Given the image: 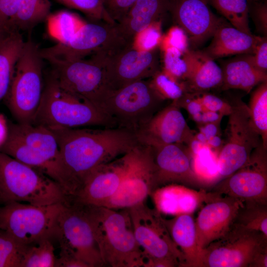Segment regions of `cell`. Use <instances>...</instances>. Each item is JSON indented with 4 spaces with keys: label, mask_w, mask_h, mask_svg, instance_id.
Instances as JSON below:
<instances>
[{
    "label": "cell",
    "mask_w": 267,
    "mask_h": 267,
    "mask_svg": "<svg viewBox=\"0 0 267 267\" xmlns=\"http://www.w3.org/2000/svg\"><path fill=\"white\" fill-rule=\"evenodd\" d=\"M51 130L59 148L61 187L69 198L78 193L95 169L125 154L139 143L134 133L119 127Z\"/></svg>",
    "instance_id": "obj_1"
},
{
    "label": "cell",
    "mask_w": 267,
    "mask_h": 267,
    "mask_svg": "<svg viewBox=\"0 0 267 267\" xmlns=\"http://www.w3.org/2000/svg\"><path fill=\"white\" fill-rule=\"evenodd\" d=\"M82 205L105 266L144 267L146 255L135 239L129 209Z\"/></svg>",
    "instance_id": "obj_2"
},
{
    "label": "cell",
    "mask_w": 267,
    "mask_h": 267,
    "mask_svg": "<svg viewBox=\"0 0 267 267\" xmlns=\"http://www.w3.org/2000/svg\"><path fill=\"white\" fill-rule=\"evenodd\" d=\"M32 123L50 130L117 127L104 112L62 88L50 73Z\"/></svg>",
    "instance_id": "obj_3"
},
{
    "label": "cell",
    "mask_w": 267,
    "mask_h": 267,
    "mask_svg": "<svg viewBox=\"0 0 267 267\" xmlns=\"http://www.w3.org/2000/svg\"><path fill=\"white\" fill-rule=\"evenodd\" d=\"M67 201L60 185L40 170L0 151V204L47 206Z\"/></svg>",
    "instance_id": "obj_4"
},
{
    "label": "cell",
    "mask_w": 267,
    "mask_h": 267,
    "mask_svg": "<svg viewBox=\"0 0 267 267\" xmlns=\"http://www.w3.org/2000/svg\"><path fill=\"white\" fill-rule=\"evenodd\" d=\"M0 151L40 170L61 187L59 148L51 130L33 123L11 124Z\"/></svg>",
    "instance_id": "obj_5"
},
{
    "label": "cell",
    "mask_w": 267,
    "mask_h": 267,
    "mask_svg": "<svg viewBox=\"0 0 267 267\" xmlns=\"http://www.w3.org/2000/svg\"><path fill=\"white\" fill-rule=\"evenodd\" d=\"M43 58L30 38L24 44L16 63L7 93L9 109L20 123H32L44 87Z\"/></svg>",
    "instance_id": "obj_6"
},
{
    "label": "cell",
    "mask_w": 267,
    "mask_h": 267,
    "mask_svg": "<svg viewBox=\"0 0 267 267\" xmlns=\"http://www.w3.org/2000/svg\"><path fill=\"white\" fill-rule=\"evenodd\" d=\"M105 59L93 55L48 62L50 74L62 88L104 112L105 104L114 92L108 82Z\"/></svg>",
    "instance_id": "obj_7"
},
{
    "label": "cell",
    "mask_w": 267,
    "mask_h": 267,
    "mask_svg": "<svg viewBox=\"0 0 267 267\" xmlns=\"http://www.w3.org/2000/svg\"><path fill=\"white\" fill-rule=\"evenodd\" d=\"M131 44L120 35L116 24L101 21L85 22L70 36L40 49L44 59L70 60L93 55L108 57Z\"/></svg>",
    "instance_id": "obj_8"
},
{
    "label": "cell",
    "mask_w": 267,
    "mask_h": 267,
    "mask_svg": "<svg viewBox=\"0 0 267 267\" xmlns=\"http://www.w3.org/2000/svg\"><path fill=\"white\" fill-rule=\"evenodd\" d=\"M165 101L153 88L149 79L140 80L115 90L103 111L117 127L135 134L162 108Z\"/></svg>",
    "instance_id": "obj_9"
},
{
    "label": "cell",
    "mask_w": 267,
    "mask_h": 267,
    "mask_svg": "<svg viewBox=\"0 0 267 267\" xmlns=\"http://www.w3.org/2000/svg\"><path fill=\"white\" fill-rule=\"evenodd\" d=\"M52 238L58 242L60 251L74 256L89 267L105 266L82 204L70 200L63 204L55 222Z\"/></svg>",
    "instance_id": "obj_10"
},
{
    "label": "cell",
    "mask_w": 267,
    "mask_h": 267,
    "mask_svg": "<svg viewBox=\"0 0 267 267\" xmlns=\"http://www.w3.org/2000/svg\"><path fill=\"white\" fill-rule=\"evenodd\" d=\"M230 103L232 111L226 129L227 140L218 155L217 183L243 166L253 150L262 144L251 123L248 105L241 99Z\"/></svg>",
    "instance_id": "obj_11"
},
{
    "label": "cell",
    "mask_w": 267,
    "mask_h": 267,
    "mask_svg": "<svg viewBox=\"0 0 267 267\" xmlns=\"http://www.w3.org/2000/svg\"><path fill=\"white\" fill-rule=\"evenodd\" d=\"M63 203L37 206L11 202L0 204V230L26 245L51 239Z\"/></svg>",
    "instance_id": "obj_12"
},
{
    "label": "cell",
    "mask_w": 267,
    "mask_h": 267,
    "mask_svg": "<svg viewBox=\"0 0 267 267\" xmlns=\"http://www.w3.org/2000/svg\"><path fill=\"white\" fill-rule=\"evenodd\" d=\"M267 250V236L233 223L222 238L202 253V267H252L257 256Z\"/></svg>",
    "instance_id": "obj_13"
},
{
    "label": "cell",
    "mask_w": 267,
    "mask_h": 267,
    "mask_svg": "<svg viewBox=\"0 0 267 267\" xmlns=\"http://www.w3.org/2000/svg\"><path fill=\"white\" fill-rule=\"evenodd\" d=\"M128 166L116 193L101 206L117 210L144 202L157 188L152 149L140 143L128 152Z\"/></svg>",
    "instance_id": "obj_14"
},
{
    "label": "cell",
    "mask_w": 267,
    "mask_h": 267,
    "mask_svg": "<svg viewBox=\"0 0 267 267\" xmlns=\"http://www.w3.org/2000/svg\"><path fill=\"white\" fill-rule=\"evenodd\" d=\"M128 209L135 239L144 253L151 258L170 260L183 267V256L173 241L162 215L144 202Z\"/></svg>",
    "instance_id": "obj_15"
},
{
    "label": "cell",
    "mask_w": 267,
    "mask_h": 267,
    "mask_svg": "<svg viewBox=\"0 0 267 267\" xmlns=\"http://www.w3.org/2000/svg\"><path fill=\"white\" fill-rule=\"evenodd\" d=\"M212 191L243 202L267 204V148L262 144L254 149L248 161L217 183Z\"/></svg>",
    "instance_id": "obj_16"
},
{
    "label": "cell",
    "mask_w": 267,
    "mask_h": 267,
    "mask_svg": "<svg viewBox=\"0 0 267 267\" xmlns=\"http://www.w3.org/2000/svg\"><path fill=\"white\" fill-rule=\"evenodd\" d=\"M105 66L114 91L133 82L150 79L159 70V47L143 50L130 44L106 58Z\"/></svg>",
    "instance_id": "obj_17"
},
{
    "label": "cell",
    "mask_w": 267,
    "mask_h": 267,
    "mask_svg": "<svg viewBox=\"0 0 267 267\" xmlns=\"http://www.w3.org/2000/svg\"><path fill=\"white\" fill-rule=\"evenodd\" d=\"M208 0H170L169 12L187 36L189 49L196 50L210 38L224 19L214 14Z\"/></svg>",
    "instance_id": "obj_18"
},
{
    "label": "cell",
    "mask_w": 267,
    "mask_h": 267,
    "mask_svg": "<svg viewBox=\"0 0 267 267\" xmlns=\"http://www.w3.org/2000/svg\"><path fill=\"white\" fill-rule=\"evenodd\" d=\"M180 108L172 101L158 111L135 135L138 141L151 147L172 143L188 145L195 137Z\"/></svg>",
    "instance_id": "obj_19"
},
{
    "label": "cell",
    "mask_w": 267,
    "mask_h": 267,
    "mask_svg": "<svg viewBox=\"0 0 267 267\" xmlns=\"http://www.w3.org/2000/svg\"><path fill=\"white\" fill-rule=\"evenodd\" d=\"M243 203L232 197L220 195L206 203L201 209L195 224L196 242L201 254L210 244L222 238L229 231Z\"/></svg>",
    "instance_id": "obj_20"
},
{
    "label": "cell",
    "mask_w": 267,
    "mask_h": 267,
    "mask_svg": "<svg viewBox=\"0 0 267 267\" xmlns=\"http://www.w3.org/2000/svg\"><path fill=\"white\" fill-rule=\"evenodd\" d=\"M151 148L157 187L171 183L202 186L193 169V155L186 144L172 143Z\"/></svg>",
    "instance_id": "obj_21"
},
{
    "label": "cell",
    "mask_w": 267,
    "mask_h": 267,
    "mask_svg": "<svg viewBox=\"0 0 267 267\" xmlns=\"http://www.w3.org/2000/svg\"><path fill=\"white\" fill-rule=\"evenodd\" d=\"M128 166V152L98 166L88 176L78 193L68 199L83 205L101 206L116 193Z\"/></svg>",
    "instance_id": "obj_22"
},
{
    "label": "cell",
    "mask_w": 267,
    "mask_h": 267,
    "mask_svg": "<svg viewBox=\"0 0 267 267\" xmlns=\"http://www.w3.org/2000/svg\"><path fill=\"white\" fill-rule=\"evenodd\" d=\"M150 195L155 209L161 215L176 216L192 214L204 203L221 195L203 188L197 190L184 185L171 183L157 187Z\"/></svg>",
    "instance_id": "obj_23"
},
{
    "label": "cell",
    "mask_w": 267,
    "mask_h": 267,
    "mask_svg": "<svg viewBox=\"0 0 267 267\" xmlns=\"http://www.w3.org/2000/svg\"><path fill=\"white\" fill-rule=\"evenodd\" d=\"M260 37L244 33L223 19L215 32L210 44L202 51L214 60L252 54Z\"/></svg>",
    "instance_id": "obj_24"
},
{
    "label": "cell",
    "mask_w": 267,
    "mask_h": 267,
    "mask_svg": "<svg viewBox=\"0 0 267 267\" xmlns=\"http://www.w3.org/2000/svg\"><path fill=\"white\" fill-rule=\"evenodd\" d=\"M170 0H137L116 26L122 37L133 44L135 37L169 12Z\"/></svg>",
    "instance_id": "obj_25"
},
{
    "label": "cell",
    "mask_w": 267,
    "mask_h": 267,
    "mask_svg": "<svg viewBox=\"0 0 267 267\" xmlns=\"http://www.w3.org/2000/svg\"><path fill=\"white\" fill-rule=\"evenodd\" d=\"M184 57L188 68V77L184 82L187 92H204L221 87L222 72L215 60L198 49H189Z\"/></svg>",
    "instance_id": "obj_26"
},
{
    "label": "cell",
    "mask_w": 267,
    "mask_h": 267,
    "mask_svg": "<svg viewBox=\"0 0 267 267\" xmlns=\"http://www.w3.org/2000/svg\"><path fill=\"white\" fill-rule=\"evenodd\" d=\"M221 67L222 90L237 89L249 93L255 87L267 81V73L256 68L251 54L238 55L226 60Z\"/></svg>",
    "instance_id": "obj_27"
},
{
    "label": "cell",
    "mask_w": 267,
    "mask_h": 267,
    "mask_svg": "<svg viewBox=\"0 0 267 267\" xmlns=\"http://www.w3.org/2000/svg\"><path fill=\"white\" fill-rule=\"evenodd\" d=\"M170 235L184 258L183 267H202V254L196 238L195 221L192 214L163 218Z\"/></svg>",
    "instance_id": "obj_28"
},
{
    "label": "cell",
    "mask_w": 267,
    "mask_h": 267,
    "mask_svg": "<svg viewBox=\"0 0 267 267\" xmlns=\"http://www.w3.org/2000/svg\"><path fill=\"white\" fill-rule=\"evenodd\" d=\"M24 42L20 31L13 28L0 41V101L7 94Z\"/></svg>",
    "instance_id": "obj_29"
},
{
    "label": "cell",
    "mask_w": 267,
    "mask_h": 267,
    "mask_svg": "<svg viewBox=\"0 0 267 267\" xmlns=\"http://www.w3.org/2000/svg\"><path fill=\"white\" fill-rule=\"evenodd\" d=\"M50 8V0H20L9 28L30 31L49 16Z\"/></svg>",
    "instance_id": "obj_30"
},
{
    "label": "cell",
    "mask_w": 267,
    "mask_h": 267,
    "mask_svg": "<svg viewBox=\"0 0 267 267\" xmlns=\"http://www.w3.org/2000/svg\"><path fill=\"white\" fill-rule=\"evenodd\" d=\"M250 0H208L229 23L248 34H252L249 23V3Z\"/></svg>",
    "instance_id": "obj_31"
},
{
    "label": "cell",
    "mask_w": 267,
    "mask_h": 267,
    "mask_svg": "<svg viewBox=\"0 0 267 267\" xmlns=\"http://www.w3.org/2000/svg\"><path fill=\"white\" fill-rule=\"evenodd\" d=\"M248 106L251 123L267 148V81L252 92Z\"/></svg>",
    "instance_id": "obj_32"
},
{
    "label": "cell",
    "mask_w": 267,
    "mask_h": 267,
    "mask_svg": "<svg viewBox=\"0 0 267 267\" xmlns=\"http://www.w3.org/2000/svg\"><path fill=\"white\" fill-rule=\"evenodd\" d=\"M234 224L259 231L267 236V204L243 202L237 213Z\"/></svg>",
    "instance_id": "obj_33"
},
{
    "label": "cell",
    "mask_w": 267,
    "mask_h": 267,
    "mask_svg": "<svg viewBox=\"0 0 267 267\" xmlns=\"http://www.w3.org/2000/svg\"><path fill=\"white\" fill-rule=\"evenodd\" d=\"M218 155L206 146L193 156V169L202 186L217 183Z\"/></svg>",
    "instance_id": "obj_34"
},
{
    "label": "cell",
    "mask_w": 267,
    "mask_h": 267,
    "mask_svg": "<svg viewBox=\"0 0 267 267\" xmlns=\"http://www.w3.org/2000/svg\"><path fill=\"white\" fill-rule=\"evenodd\" d=\"M51 239L28 245L21 267H55L56 256Z\"/></svg>",
    "instance_id": "obj_35"
},
{
    "label": "cell",
    "mask_w": 267,
    "mask_h": 267,
    "mask_svg": "<svg viewBox=\"0 0 267 267\" xmlns=\"http://www.w3.org/2000/svg\"><path fill=\"white\" fill-rule=\"evenodd\" d=\"M27 245L0 230V267H21Z\"/></svg>",
    "instance_id": "obj_36"
},
{
    "label": "cell",
    "mask_w": 267,
    "mask_h": 267,
    "mask_svg": "<svg viewBox=\"0 0 267 267\" xmlns=\"http://www.w3.org/2000/svg\"><path fill=\"white\" fill-rule=\"evenodd\" d=\"M153 88L164 100L176 101L181 98L187 90L185 84L159 70L149 79Z\"/></svg>",
    "instance_id": "obj_37"
},
{
    "label": "cell",
    "mask_w": 267,
    "mask_h": 267,
    "mask_svg": "<svg viewBox=\"0 0 267 267\" xmlns=\"http://www.w3.org/2000/svg\"><path fill=\"white\" fill-rule=\"evenodd\" d=\"M163 67L162 70L174 78L184 82L188 74V68L184 53L174 47H168L162 50Z\"/></svg>",
    "instance_id": "obj_38"
},
{
    "label": "cell",
    "mask_w": 267,
    "mask_h": 267,
    "mask_svg": "<svg viewBox=\"0 0 267 267\" xmlns=\"http://www.w3.org/2000/svg\"><path fill=\"white\" fill-rule=\"evenodd\" d=\"M65 6L78 10L92 21L116 24L106 12L103 0H56Z\"/></svg>",
    "instance_id": "obj_39"
},
{
    "label": "cell",
    "mask_w": 267,
    "mask_h": 267,
    "mask_svg": "<svg viewBox=\"0 0 267 267\" xmlns=\"http://www.w3.org/2000/svg\"><path fill=\"white\" fill-rule=\"evenodd\" d=\"M162 20L156 21L140 32L134 38L133 45L143 50L159 47L162 39Z\"/></svg>",
    "instance_id": "obj_40"
},
{
    "label": "cell",
    "mask_w": 267,
    "mask_h": 267,
    "mask_svg": "<svg viewBox=\"0 0 267 267\" xmlns=\"http://www.w3.org/2000/svg\"><path fill=\"white\" fill-rule=\"evenodd\" d=\"M159 47L161 50L174 47L185 53L189 49L187 36L182 29L175 25L163 36Z\"/></svg>",
    "instance_id": "obj_41"
},
{
    "label": "cell",
    "mask_w": 267,
    "mask_h": 267,
    "mask_svg": "<svg viewBox=\"0 0 267 267\" xmlns=\"http://www.w3.org/2000/svg\"><path fill=\"white\" fill-rule=\"evenodd\" d=\"M196 93L204 110L218 112L223 116L231 113L232 106L229 102L206 92Z\"/></svg>",
    "instance_id": "obj_42"
},
{
    "label": "cell",
    "mask_w": 267,
    "mask_h": 267,
    "mask_svg": "<svg viewBox=\"0 0 267 267\" xmlns=\"http://www.w3.org/2000/svg\"><path fill=\"white\" fill-rule=\"evenodd\" d=\"M253 4L250 1L249 3V16H251L257 32L261 36L267 35V6L266 2H258V0H252Z\"/></svg>",
    "instance_id": "obj_43"
},
{
    "label": "cell",
    "mask_w": 267,
    "mask_h": 267,
    "mask_svg": "<svg viewBox=\"0 0 267 267\" xmlns=\"http://www.w3.org/2000/svg\"><path fill=\"white\" fill-rule=\"evenodd\" d=\"M137 0H103L105 9L115 22L119 21Z\"/></svg>",
    "instance_id": "obj_44"
},
{
    "label": "cell",
    "mask_w": 267,
    "mask_h": 267,
    "mask_svg": "<svg viewBox=\"0 0 267 267\" xmlns=\"http://www.w3.org/2000/svg\"><path fill=\"white\" fill-rule=\"evenodd\" d=\"M256 68L267 73V37L261 36L253 52L251 54Z\"/></svg>",
    "instance_id": "obj_45"
},
{
    "label": "cell",
    "mask_w": 267,
    "mask_h": 267,
    "mask_svg": "<svg viewBox=\"0 0 267 267\" xmlns=\"http://www.w3.org/2000/svg\"><path fill=\"white\" fill-rule=\"evenodd\" d=\"M173 102L180 108L186 110L190 116L204 110L196 93L186 92L181 98Z\"/></svg>",
    "instance_id": "obj_46"
},
{
    "label": "cell",
    "mask_w": 267,
    "mask_h": 267,
    "mask_svg": "<svg viewBox=\"0 0 267 267\" xmlns=\"http://www.w3.org/2000/svg\"><path fill=\"white\" fill-rule=\"evenodd\" d=\"M20 0H0V19L9 28L15 16Z\"/></svg>",
    "instance_id": "obj_47"
},
{
    "label": "cell",
    "mask_w": 267,
    "mask_h": 267,
    "mask_svg": "<svg viewBox=\"0 0 267 267\" xmlns=\"http://www.w3.org/2000/svg\"><path fill=\"white\" fill-rule=\"evenodd\" d=\"M55 267H89L88 266L74 256L60 251L57 257Z\"/></svg>",
    "instance_id": "obj_48"
},
{
    "label": "cell",
    "mask_w": 267,
    "mask_h": 267,
    "mask_svg": "<svg viewBox=\"0 0 267 267\" xmlns=\"http://www.w3.org/2000/svg\"><path fill=\"white\" fill-rule=\"evenodd\" d=\"M221 122L200 125L199 132L205 135L207 141L210 138L219 135Z\"/></svg>",
    "instance_id": "obj_49"
},
{
    "label": "cell",
    "mask_w": 267,
    "mask_h": 267,
    "mask_svg": "<svg viewBox=\"0 0 267 267\" xmlns=\"http://www.w3.org/2000/svg\"><path fill=\"white\" fill-rule=\"evenodd\" d=\"M223 117V115L218 112L204 110L201 113V120L199 125L220 122Z\"/></svg>",
    "instance_id": "obj_50"
},
{
    "label": "cell",
    "mask_w": 267,
    "mask_h": 267,
    "mask_svg": "<svg viewBox=\"0 0 267 267\" xmlns=\"http://www.w3.org/2000/svg\"><path fill=\"white\" fill-rule=\"evenodd\" d=\"M8 133V125L4 116L0 113V148L6 141Z\"/></svg>",
    "instance_id": "obj_51"
},
{
    "label": "cell",
    "mask_w": 267,
    "mask_h": 267,
    "mask_svg": "<svg viewBox=\"0 0 267 267\" xmlns=\"http://www.w3.org/2000/svg\"><path fill=\"white\" fill-rule=\"evenodd\" d=\"M222 139L219 135L214 136L208 140L207 146L212 150H217L222 145Z\"/></svg>",
    "instance_id": "obj_52"
},
{
    "label": "cell",
    "mask_w": 267,
    "mask_h": 267,
    "mask_svg": "<svg viewBox=\"0 0 267 267\" xmlns=\"http://www.w3.org/2000/svg\"><path fill=\"white\" fill-rule=\"evenodd\" d=\"M10 29L0 19V33Z\"/></svg>",
    "instance_id": "obj_53"
},
{
    "label": "cell",
    "mask_w": 267,
    "mask_h": 267,
    "mask_svg": "<svg viewBox=\"0 0 267 267\" xmlns=\"http://www.w3.org/2000/svg\"><path fill=\"white\" fill-rule=\"evenodd\" d=\"M8 29L5 30V31L0 33V41L1 40V39L2 38V37H3V36L4 35V34L5 33V32L8 30Z\"/></svg>",
    "instance_id": "obj_54"
}]
</instances>
